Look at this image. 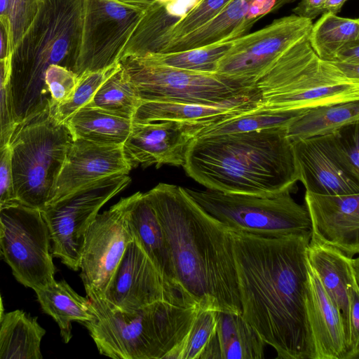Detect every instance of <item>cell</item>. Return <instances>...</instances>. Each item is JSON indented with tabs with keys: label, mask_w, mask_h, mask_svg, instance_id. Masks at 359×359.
Returning <instances> with one entry per match:
<instances>
[{
	"label": "cell",
	"mask_w": 359,
	"mask_h": 359,
	"mask_svg": "<svg viewBox=\"0 0 359 359\" xmlns=\"http://www.w3.org/2000/svg\"><path fill=\"white\" fill-rule=\"evenodd\" d=\"M163 231L175 283L201 309L241 314L230 229L180 186L145 193Z\"/></svg>",
	"instance_id": "7a4b0ae2"
},
{
	"label": "cell",
	"mask_w": 359,
	"mask_h": 359,
	"mask_svg": "<svg viewBox=\"0 0 359 359\" xmlns=\"http://www.w3.org/2000/svg\"><path fill=\"white\" fill-rule=\"evenodd\" d=\"M241 316L279 359H313L305 307L311 231L267 237L231 230Z\"/></svg>",
	"instance_id": "6da1fadb"
},
{
	"label": "cell",
	"mask_w": 359,
	"mask_h": 359,
	"mask_svg": "<svg viewBox=\"0 0 359 359\" xmlns=\"http://www.w3.org/2000/svg\"><path fill=\"white\" fill-rule=\"evenodd\" d=\"M208 213L233 231L281 237L311 231L305 205L287 191L274 196L225 194L184 188Z\"/></svg>",
	"instance_id": "ba28073f"
},
{
	"label": "cell",
	"mask_w": 359,
	"mask_h": 359,
	"mask_svg": "<svg viewBox=\"0 0 359 359\" xmlns=\"http://www.w3.org/2000/svg\"><path fill=\"white\" fill-rule=\"evenodd\" d=\"M3 313H4L3 302H2V299H1V297L0 294V323H1V318L3 316Z\"/></svg>",
	"instance_id": "681fc988"
},
{
	"label": "cell",
	"mask_w": 359,
	"mask_h": 359,
	"mask_svg": "<svg viewBox=\"0 0 359 359\" xmlns=\"http://www.w3.org/2000/svg\"><path fill=\"white\" fill-rule=\"evenodd\" d=\"M141 102L135 86L121 65L102 84L86 106L133 118Z\"/></svg>",
	"instance_id": "1f68e13d"
},
{
	"label": "cell",
	"mask_w": 359,
	"mask_h": 359,
	"mask_svg": "<svg viewBox=\"0 0 359 359\" xmlns=\"http://www.w3.org/2000/svg\"><path fill=\"white\" fill-rule=\"evenodd\" d=\"M327 0H300L297 6L292 8L293 14L311 20L325 13Z\"/></svg>",
	"instance_id": "7bdbcfd3"
},
{
	"label": "cell",
	"mask_w": 359,
	"mask_h": 359,
	"mask_svg": "<svg viewBox=\"0 0 359 359\" xmlns=\"http://www.w3.org/2000/svg\"><path fill=\"white\" fill-rule=\"evenodd\" d=\"M46 330L22 310L3 315L0 323V359H41Z\"/></svg>",
	"instance_id": "484cf974"
},
{
	"label": "cell",
	"mask_w": 359,
	"mask_h": 359,
	"mask_svg": "<svg viewBox=\"0 0 359 359\" xmlns=\"http://www.w3.org/2000/svg\"><path fill=\"white\" fill-rule=\"evenodd\" d=\"M121 66L120 62L107 68L86 72L79 76L78 83L72 97L67 102L52 105L50 111L54 119L60 124L65 122L79 109L87 105L102 84Z\"/></svg>",
	"instance_id": "e575fe53"
},
{
	"label": "cell",
	"mask_w": 359,
	"mask_h": 359,
	"mask_svg": "<svg viewBox=\"0 0 359 359\" xmlns=\"http://www.w3.org/2000/svg\"><path fill=\"white\" fill-rule=\"evenodd\" d=\"M305 307L313 347V359H347L348 345L341 314L316 273L307 262Z\"/></svg>",
	"instance_id": "44dd1931"
},
{
	"label": "cell",
	"mask_w": 359,
	"mask_h": 359,
	"mask_svg": "<svg viewBox=\"0 0 359 359\" xmlns=\"http://www.w3.org/2000/svg\"><path fill=\"white\" fill-rule=\"evenodd\" d=\"M207 189L274 196L292 192L299 175L286 128L197 137L183 166Z\"/></svg>",
	"instance_id": "3957f363"
},
{
	"label": "cell",
	"mask_w": 359,
	"mask_h": 359,
	"mask_svg": "<svg viewBox=\"0 0 359 359\" xmlns=\"http://www.w3.org/2000/svg\"><path fill=\"white\" fill-rule=\"evenodd\" d=\"M308 40L320 59L333 61L346 46L359 41V19L325 12L312 24Z\"/></svg>",
	"instance_id": "f546056e"
},
{
	"label": "cell",
	"mask_w": 359,
	"mask_h": 359,
	"mask_svg": "<svg viewBox=\"0 0 359 359\" xmlns=\"http://www.w3.org/2000/svg\"><path fill=\"white\" fill-rule=\"evenodd\" d=\"M358 121V101L314 107L308 109L287 126L286 135L291 142L323 136Z\"/></svg>",
	"instance_id": "83f0119b"
},
{
	"label": "cell",
	"mask_w": 359,
	"mask_h": 359,
	"mask_svg": "<svg viewBox=\"0 0 359 359\" xmlns=\"http://www.w3.org/2000/svg\"><path fill=\"white\" fill-rule=\"evenodd\" d=\"M130 181L128 175L109 177L40 210L49 231L53 257L60 259L70 269L78 271L88 226L102 206Z\"/></svg>",
	"instance_id": "30bf717a"
},
{
	"label": "cell",
	"mask_w": 359,
	"mask_h": 359,
	"mask_svg": "<svg viewBox=\"0 0 359 359\" xmlns=\"http://www.w3.org/2000/svg\"><path fill=\"white\" fill-rule=\"evenodd\" d=\"M73 139H83L106 144H123L133 124V118L96 107L85 106L65 123Z\"/></svg>",
	"instance_id": "4316f807"
},
{
	"label": "cell",
	"mask_w": 359,
	"mask_h": 359,
	"mask_svg": "<svg viewBox=\"0 0 359 359\" xmlns=\"http://www.w3.org/2000/svg\"><path fill=\"white\" fill-rule=\"evenodd\" d=\"M79 76L72 70L58 65L48 67L44 83L50 95V104L57 105L68 101L72 96Z\"/></svg>",
	"instance_id": "f35d334b"
},
{
	"label": "cell",
	"mask_w": 359,
	"mask_h": 359,
	"mask_svg": "<svg viewBox=\"0 0 359 359\" xmlns=\"http://www.w3.org/2000/svg\"><path fill=\"white\" fill-rule=\"evenodd\" d=\"M347 344V359H358L359 358V289L353 290L349 297Z\"/></svg>",
	"instance_id": "b9f144b4"
},
{
	"label": "cell",
	"mask_w": 359,
	"mask_h": 359,
	"mask_svg": "<svg viewBox=\"0 0 359 359\" xmlns=\"http://www.w3.org/2000/svg\"><path fill=\"white\" fill-rule=\"evenodd\" d=\"M127 219L133 239L143 248L158 270L179 290L163 229L145 193L138 191L131 195Z\"/></svg>",
	"instance_id": "cb8c5ba5"
},
{
	"label": "cell",
	"mask_w": 359,
	"mask_h": 359,
	"mask_svg": "<svg viewBox=\"0 0 359 359\" xmlns=\"http://www.w3.org/2000/svg\"><path fill=\"white\" fill-rule=\"evenodd\" d=\"M131 195L98 213L88 226L79 269L90 300L103 299L128 244L133 241L127 215Z\"/></svg>",
	"instance_id": "4fadbf2b"
},
{
	"label": "cell",
	"mask_w": 359,
	"mask_h": 359,
	"mask_svg": "<svg viewBox=\"0 0 359 359\" xmlns=\"http://www.w3.org/2000/svg\"><path fill=\"white\" fill-rule=\"evenodd\" d=\"M259 101V93L255 86L245 88L220 102L208 104L142 100L133 116V121L147 123L169 121L202 126L255 110Z\"/></svg>",
	"instance_id": "d6986e66"
},
{
	"label": "cell",
	"mask_w": 359,
	"mask_h": 359,
	"mask_svg": "<svg viewBox=\"0 0 359 359\" xmlns=\"http://www.w3.org/2000/svg\"><path fill=\"white\" fill-rule=\"evenodd\" d=\"M217 311L199 309L177 359H221Z\"/></svg>",
	"instance_id": "836d02e7"
},
{
	"label": "cell",
	"mask_w": 359,
	"mask_h": 359,
	"mask_svg": "<svg viewBox=\"0 0 359 359\" xmlns=\"http://www.w3.org/2000/svg\"><path fill=\"white\" fill-rule=\"evenodd\" d=\"M307 109L280 112L253 110L203 125L196 131L194 137L246 133L280 127L287 128Z\"/></svg>",
	"instance_id": "4dcf8cb0"
},
{
	"label": "cell",
	"mask_w": 359,
	"mask_h": 359,
	"mask_svg": "<svg viewBox=\"0 0 359 359\" xmlns=\"http://www.w3.org/2000/svg\"><path fill=\"white\" fill-rule=\"evenodd\" d=\"M306 259L339 311L347 341L349 297L353 290L359 289V258L348 257L330 246L309 241Z\"/></svg>",
	"instance_id": "7402d4cb"
},
{
	"label": "cell",
	"mask_w": 359,
	"mask_h": 359,
	"mask_svg": "<svg viewBox=\"0 0 359 359\" xmlns=\"http://www.w3.org/2000/svg\"><path fill=\"white\" fill-rule=\"evenodd\" d=\"M217 337L221 359H262L266 343L241 314L217 312Z\"/></svg>",
	"instance_id": "f1b7e54d"
},
{
	"label": "cell",
	"mask_w": 359,
	"mask_h": 359,
	"mask_svg": "<svg viewBox=\"0 0 359 359\" xmlns=\"http://www.w3.org/2000/svg\"><path fill=\"white\" fill-rule=\"evenodd\" d=\"M8 9L9 1L8 0H0V19L8 21Z\"/></svg>",
	"instance_id": "c3c4849f"
},
{
	"label": "cell",
	"mask_w": 359,
	"mask_h": 359,
	"mask_svg": "<svg viewBox=\"0 0 359 359\" xmlns=\"http://www.w3.org/2000/svg\"><path fill=\"white\" fill-rule=\"evenodd\" d=\"M2 256L15 279L34 291L51 286L55 267L50 237L41 210L19 203L1 208Z\"/></svg>",
	"instance_id": "9c48e42d"
},
{
	"label": "cell",
	"mask_w": 359,
	"mask_h": 359,
	"mask_svg": "<svg viewBox=\"0 0 359 359\" xmlns=\"http://www.w3.org/2000/svg\"><path fill=\"white\" fill-rule=\"evenodd\" d=\"M83 12V0H41L34 20L11 54V86L19 121L49 103L44 83L49 66L73 72Z\"/></svg>",
	"instance_id": "277c9868"
},
{
	"label": "cell",
	"mask_w": 359,
	"mask_h": 359,
	"mask_svg": "<svg viewBox=\"0 0 359 359\" xmlns=\"http://www.w3.org/2000/svg\"><path fill=\"white\" fill-rule=\"evenodd\" d=\"M312 21L294 14L273 20L252 33L231 41L215 73L245 88L256 81L283 52L309 36Z\"/></svg>",
	"instance_id": "7c38bea8"
},
{
	"label": "cell",
	"mask_w": 359,
	"mask_h": 359,
	"mask_svg": "<svg viewBox=\"0 0 359 359\" xmlns=\"http://www.w3.org/2000/svg\"><path fill=\"white\" fill-rule=\"evenodd\" d=\"M11 54L9 23L0 19V60L11 59Z\"/></svg>",
	"instance_id": "ee69618b"
},
{
	"label": "cell",
	"mask_w": 359,
	"mask_h": 359,
	"mask_svg": "<svg viewBox=\"0 0 359 359\" xmlns=\"http://www.w3.org/2000/svg\"><path fill=\"white\" fill-rule=\"evenodd\" d=\"M11 135L0 141V208L17 203L13 184Z\"/></svg>",
	"instance_id": "60d3db41"
},
{
	"label": "cell",
	"mask_w": 359,
	"mask_h": 359,
	"mask_svg": "<svg viewBox=\"0 0 359 359\" xmlns=\"http://www.w3.org/2000/svg\"><path fill=\"white\" fill-rule=\"evenodd\" d=\"M131 169L123 144L75 139L68 149L48 205L93 182L109 177L128 175Z\"/></svg>",
	"instance_id": "e0dca14e"
},
{
	"label": "cell",
	"mask_w": 359,
	"mask_h": 359,
	"mask_svg": "<svg viewBox=\"0 0 359 359\" xmlns=\"http://www.w3.org/2000/svg\"><path fill=\"white\" fill-rule=\"evenodd\" d=\"M101 299L111 309L125 313H132L161 302L187 307L197 306L158 270L134 239L125 250Z\"/></svg>",
	"instance_id": "9a60e30c"
},
{
	"label": "cell",
	"mask_w": 359,
	"mask_h": 359,
	"mask_svg": "<svg viewBox=\"0 0 359 359\" xmlns=\"http://www.w3.org/2000/svg\"><path fill=\"white\" fill-rule=\"evenodd\" d=\"M347 1L348 0H327L325 3V12L337 15Z\"/></svg>",
	"instance_id": "7dc6e473"
},
{
	"label": "cell",
	"mask_w": 359,
	"mask_h": 359,
	"mask_svg": "<svg viewBox=\"0 0 359 359\" xmlns=\"http://www.w3.org/2000/svg\"><path fill=\"white\" fill-rule=\"evenodd\" d=\"M297 0H232L217 15L198 29L206 43L233 41L250 33L265 15Z\"/></svg>",
	"instance_id": "603a6c76"
},
{
	"label": "cell",
	"mask_w": 359,
	"mask_h": 359,
	"mask_svg": "<svg viewBox=\"0 0 359 359\" xmlns=\"http://www.w3.org/2000/svg\"><path fill=\"white\" fill-rule=\"evenodd\" d=\"M231 1L199 0L158 39L154 52H159L168 42L201 27L217 15Z\"/></svg>",
	"instance_id": "d590c367"
},
{
	"label": "cell",
	"mask_w": 359,
	"mask_h": 359,
	"mask_svg": "<svg viewBox=\"0 0 359 359\" xmlns=\"http://www.w3.org/2000/svg\"><path fill=\"white\" fill-rule=\"evenodd\" d=\"M124 7L129 8L139 12L146 13L158 0H111Z\"/></svg>",
	"instance_id": "bcb514c9"
},
{
	"label": "cell",
	"mask_w": 359,
	"mask_h": 359,
	"mask_svg": "<svg viewBox=\"0 0 359 359\" xmlns=\"http://www.w3.org/2000/svg\"><path fill=\"white\" fill-rule=\"evenodd\" d=\"M331 62L359 64V41L346 46Z\"/></svg>",
	"instance_id": "f6af8a7d"
},
{
	"label": "cell",
	"mask_w": 359,
	"mask_h": 359,
	"mask_svg": "<svg viewBox=\"0 0 359 359\" xmlns=\"http://www.w3.org/2000/svg\"><path fill=\"white\" fill-rule=\"evenodd\" d=\"M73 140L66 124L52 116L49 103L18 121L10 140L18 203L38 210L48 205Z\"/></svg>",
	"instance_id": "52a82bcc"
},
{
	"label": "cell",
	"mask_w": 359,
	"mask_h": 359,
	"mask_svg": "<svg viewBox=\"0 0 359 359\" xmlns=\"http://www.w3.org/2000/svg\"><path fill=\"white\" fill-rule=\"evenodd\" d=\"M144 14L111 0H83L80 45L73 72L80 76L120 62L125 45Z\"/></svg>",
	"instance_id": "5bb4252c"
},
{
	"label": "cell",
	"mask_w": 359,
	"mask_h": 359,
	"mask_svg": "<svg viewBox=\"0 0 359 359\" xmlns=\"http://www.w3.org/2000/svg\"><path fill=\"white\" fill-rule=\"evenodd\" d=\"M327 147L340 166L359 182V125L348 124L326 135Z\"/></svg>",
	"instance_id": "8d00e7d4"
},
{
	"label": "cell",
	"mask_w": 359,
	"mask_h": 359,
	"mask_svg": "<svg viewBox=\"0 0 359 359\" xmlns=\"http://www.w3.org/2000/svg\"><path fill=\"white\" fill-rule=\"evenodd\" d=\"M292 145L299 181L306 191L320 194H359V182L336 161L325 135L292 142Z\"/></svg>",
	"instance_id": "ffe728a7"
},
{
	"label": "cell",
	"mask_w": 359,
	"mask_h": 359,
	"mask_svg": "<svg viewBox=\"0 0 359 359\" xmlns=\"http://www.w3.org/2000/svg\"><path fill=\"white\" fill-rule=\"evenodd\" d=\"M231 45V41H229L180 52H149L136 57H140L151 63L186 70L215 73L219 60L226 53Z\"/></svg>",
	"instance_id": "d6a6232c"
},
{
	"label": "cell",
	"mask_w": 359,
	"mask_h": 359,
	"mask_svg": "<svg viewBox=\"0 0 359 359\" xmlns=\"http://www.w3.org/2000/svg\"><path fill=\"white\" fill-rule=\"evenodd\" d=\"M1 256H2V252H1V245H0V257Z\"/></svg>",
	"instance_id": "816d5d0a"
},
{
	"label": "cell",
	"mask_w": 359,
	"mask_h": 359,
	"mask_svg": "<svg viewBox=\"0 0 359 359\" xmlns=\"http://www.w3.org/2000/svg\"><path fill=\"white\" fill-rule=\"evenodd\" d=\"M142 100L212 104L245 88L216 73H204L151 63L140 57L120 60Z\"/></svg>",
	"instance_id": "8fae6325"
},
{
	"label": "cell",
	"mask_w": 359,
	"mask_h": 359,
	"mask_svg": "<svg viewBox=\"0 0 359 359\" xmlns=\"http://www.w3.org/2000/svg\"><path fill=\"white\" fill-rule=\"evenodd\" d=\"M198 124L177 121L133 122L123 144L132 168L163 164L184 166Z\"/></svg>",
	"instance_id": "ac0fdd59"
},
{
	"label": "cell",
	"mask_w": 359,
	"mask_h": 359,
	"mask_svg": "<svg viewBox=\"0 0 359 359\" xmlns=\"http://www.w3.org/2000/svg\"><path fill=\"white\" fill-rule=\"evenodd\" d=\"M35 292L42 310L57 323L65 343L72 339V322L83 325L94 318L89 299L79 295L65 280Z\"/></svg>",
	"instance_id": "d4e9b609"
},
{
	"label": "cell",
	"mask_w": 359,
	"mask_h": 359,
	"mask_svg": "<svg viewBox=\"0 0 359 359\" xmlns=\"http://www.w3.org/2000/svg\"><path fill=\"white\" fill-rule=\"evenodd\" d=\"M0 211H1V208H0ZM2 225H1V217H0V237L2 235Z\"/></svg>",
	"instance_id": "f907efd6"
},
{
	"label": "cell",
	"mask_w": 359,
	"mask_h": 359,
	"mask_svg": "<svg viewBox=\"0 0 359 359\" xmlns=\"http://www.w3.org/2000/svg\"><path fill=\"white\" fill-rule=\"evenodd\" d=\"M90 302L94 318L83 325L100 353L115 359H177L200 309L161 302L125 313Z\"/></svg>",
	"instance_id": "5b68a950"
},
{
	"label": "cell",
	"mask_w": 359,
	"mask_h": 359,
	"mask_svg": "<svg viewBox=\"0 0 359 359\" xmlns=\"http://www.w3.org/2000/svg\"><path fill=\"white\" fill-rule=\"evenodd\" d=\"M257 111L280 112L359 100V80L320 59L308 36L283 52L256 81Z\"/></svg>",
	"instance_id": "8992f818"
},
{
	"label": "cell",
	"mask_w": 359,
	"mask_h": 359,
	"mask_svg": "<svg viewBox=\"0 0 359 359\" xmlns=\"http://www.w3.org/2000/svg\"><path fill=\"white\" fill-rule=\"evenodd\" d=\"M8 21L11 46L13 52L34 20L41 0H8Z\"/></svg>",
	"instance_id": "ab89813d"
},
{
	"label": "cell",
	"mask_w": 359,
	"mask_h": 359,
	"mask_svg": "<svg viewBox=\"0 0 359 359\" xmlns=\"http://www.w3.org/2000/svg\"><path fill=\"white\" fill-rule=\"evenodd\" d=\"M18 121L11 86V58L0 60V141L11 135Z\"/></svg>",
	"instance_id": "74e56055"
},
{
	"label": "cell",
	"mask_w": 359,
	"mask_h": 359,
	"mask_svg": "<svg viewBox=\"0 0 359 359\" xmlns=\"http://www.w3.org/2000/svg\"><path fill=\"white\" fill-rule=\"evenodd\" d=\"M310 241L335 248L350 257L359 252V194H320L306 191Z\"/></svg>",
	"instance_id": "2e32d148"
}]
</instances>
